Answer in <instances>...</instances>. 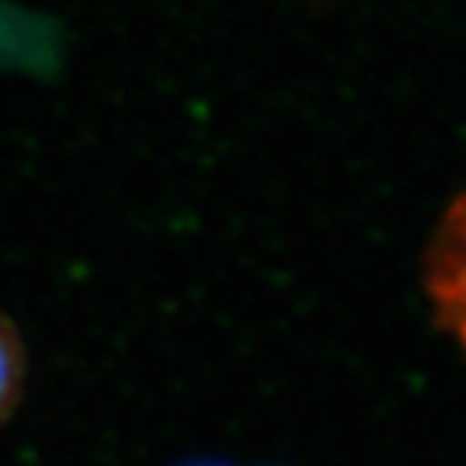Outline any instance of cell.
Instances as JSON below:
<instances>
[{"label":"cell","mask_w":466,"mask_h":466,"mask_svg":"<svg viewBox=\"0 0 466 466\" xmlns=\"http://www.w3.org/2000/svg\"><path fill=\"white\" fill-rule=\"evenodd\" d=\"M421 281L432 318L466 354V188L458 191L432 230Z\"/></svg>","instance_id":"obj_1"},{"label":"cell","mask_w":466,"mask_h":466,"mask_svg":"<svg viewBox=\"0 0 466 466\" xmlns=\"http://www.w3.org/2000/svg\"><path fill=\"white\" fill-rule=\"evenodd\" d=\"M23 380H25V351L20 335L12 326V320L0 312V424L15 413L23 393Z\"/></svg>","instance_id":"obj_2"}]
</instances>
